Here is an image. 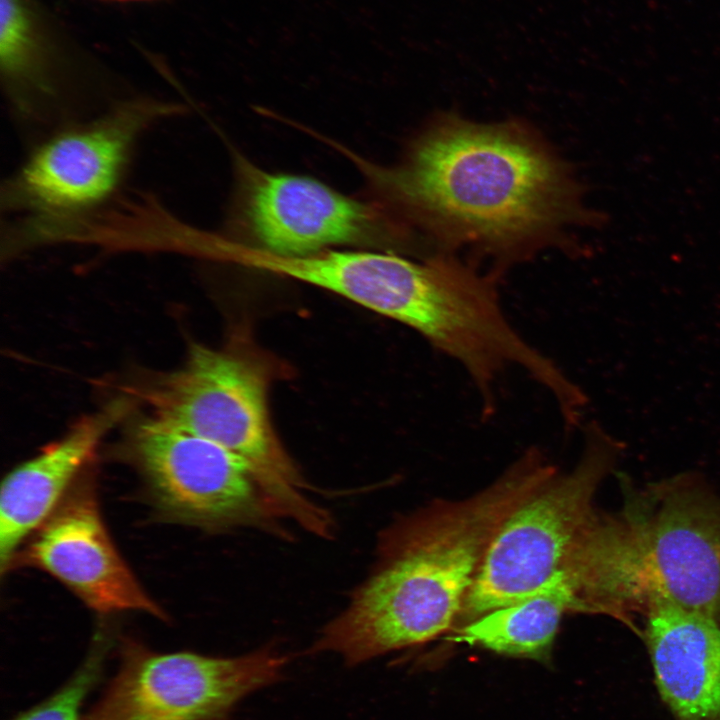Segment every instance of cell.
I'll use <instances>...</instances> for the list:
<instances>
[{
  "instance_id": "obj_11",
  "label": "cell",
  "mask_w": 720,
  "mask_h": 720,
  "mask_svg": "<svg viewBox=\"0 0 720 720\" xmlns=\"http://www.w3.org/2000/svg\"><path fill=\"white\" fill-rule=\"evenodd\" d=\"M214 258L298 280L347 298L402 322L416 287L421 262L394 254L324 249L305 255H281L219 237Z\"/></svg>"
},
{
  "instance_id": "obj_12",
  "label": "cell",
  "mask_w": 720,
  "mask_h": 720,
  "mask_svg": "<svg viewBox=\"0 0 720 720\" xmlns=\"http://www.w3.org/2000/svg\"><path fill=\"white\" fill-rule=\"evenodd\" d=\"M132 407V401L127 398L110 401L6 475L0 492L2 573L23 543L54 512L104 437Z\"/></svg>"
},
{
  "instance_id": "obj_10",
  "label": "cell",
  "mask_w": 720,
  "mask_h": 720,
  "mask_svg": "<svg viewBox=\"0 0 720 720\" xmlns=\"http://www.w3.org/2000/svg\"><path fill=\"white\" fill-rule=\"evenodd\" d=\"M79 480L23 543L6 571L20 567L45 571L98 613L139 611L166 618L116 549L92 483Z\"/></svg>"
},
{
  "instance_id": "obj_2",
  "label": "cell",
  "mask_w": 720,
  "mask_h": 720,
  "mask_svg": "<svg viewBox=\"0 0 720 720\" xmlns=\"http://www.w3.org/2000/svg\"><path fill=\"white\" fill-rule=\"evenodd\" d=\"M556 471L529 450L476 495L387 528L376 567L307 653L336 654L353 667L452 631L495 532Z\"/></svg>"
},
{
  "instance_id": "obj_4",
  "label": "cell",
  "mask_w": 720,
  "mask_h": 720,
  "mask_svg": "<svg viewBox=\"0 0 720 720\" xmlns=\"http://www.w3.org/2000/svg\"><path fill=\"white\" fill-rule=\"evenodd\" d=\"M184 111V105L170 101L119 99L30 145L1 185L7 252L72 240L88 231L121 192L143 136Z\"/></svg>"
},
{
  "instance_id": "obj_13",
  "label": "cell",
  "mask_w": 720,
  "mask_h": 720,
  "mask_svg": "<svg viewBox=\"0 0 720 720\" xmlns=\"http://www.w3.org/2000/svg\"><path fill=\"white\" fill-rule=\"evenodd\" d=\"M644 613L655 684L674 720H720V622L662 601Z\"/></svg>"
},
{
  "instance_id": "obj_16",
  "label": "cell",
  "mask_w": 720,
  "mask_h": 720,
  "mask_svg": "<svg viewBox=\"0 0 720 720\" xmlns=\"http://www.w3.org/2000/svg\"><path fill=\"white\" fill-rule=\"evenodd\" d=\"M0 59L6 89L21 82L35 56L29 40V22L20 0H0Z\"/></svg>"
},
{
  "instance_id": "obj_8",
  "label": "cell",
  "mask_w": 720,
  "mask_h": 720,
  "mask_svg": "<svg viewBox=\"0 0 720 720\" xmlns=\"http://www.w3.org/2000/svg\"><path fill=\"white\" fill-rule=\"evenodd\" d=\"M289 656L272 645L234 657L127 646L84 720H230L248 695L281 681Z\"/></svg>"
},
{
  "instance_id": "obj_15",
  "label": "cell",
  "mask_w": 720,
  "mask_h": 720,
  "mask_svg": "<svg viewBox=\"0 0 720 720\" xmlns=\"http://www.w3.org/2000/svg\"><path fill=\"white\" fill-rule=\"evenodd\" d=\"M104 648V640L95 642L89 657L63 687L13 720H82L81 708L99 678Z\"/></svg>"
},
{
  "instance_id": "obj_1",
  "label": "cell",
  "mask_w": 720,
  "mask_h": 720,
  "mask_svg": "<svg viewBox=\"0 0 720 720\" xmlns=\"http://www.w3.org/2000/svg\"><path fill=\"white\" fill-rule=\"evenodd\" d=\"M392 200L445 247L519 259L594 220L560 160L527 128L456 116L434 122L382 176Z\"/></svg>"
},
{
  "instance_id": "obj_3",
  "label": "cell",
  "mask_w": 720,
  "mask_h": 720,
  "mask_svg": "<svg viewBox=\"0 0 720 720\" xmlns=\"http://www.w3.org/2000/svg\"><path fill=\"white\" fill-rule=\"evenodd\" d=\"M269 359L248 343L222 349L193 344L178 369L142 389L153 416L210 440L248 467L274 514L325 539L334 536L330 513L311 498L314 491L273 428L268 391Z\"/></svg>"
},
{
  "instance_id": "obj_6",
  "label": "cell",
  "mask_w": 720,
  "mask_h": 720,
  "mask_svg": "<svg viewBox=\"0 0 720 720\" xmlns=\"http://www.w3.org/2000/svg\"><path fill=\"white\" fill-rule=\"evenodd\" d=\"M636 605L662 601L720 622V498L688 478L654 486L615 516Z\"/></svg>"
},
{
  "instance_id": "obj_9",
  "label": "cell",
  "mask_w": 720,
  "mask_h": 720,
  "mask_svg": "<svg viewBox=\"0 0 720 720\" xmlns=\"http://www.w3.org/2000/svg\"><path fill=\"white\" fill-rule=\"evenodd\" d=\"M237 169L233 226L249 235L244 243L281 255H305L387 234V222L375 206L318 180L269 173L243 159Z\"/></svg>"
},
{
  "instance_id": "obj_7",
  "label": "cell",
  "mask_w": 720,
  "mask_h": 720,
  "mask_svg": "<svg viewBox=\"0 0 720 720\" xmlns=\"http://www.w3.org/2000/svg\"><path fill=\"white\" fill-rule=\"evenodd\" d=\"M127 440V455L168 519L281 531L247 465L222 446L156 416L138 422Z\"/></svg>"
},
{
  "instance_id": "obj_5",
  "label": "cell",
  "mask_w": 720,
  "mask_h": 720,
  "mask_svg": "<svg viewBox=\"0 0 720 720\" xmlns=\"http://www.w3.org/2000/svg\"><path fill=\"white\" fill-rule=\"evenodd\" d=\"M620 448L597 424L587 427L585 447L574 468L543 483L495 532L454 629L529 596L563 570L596 514L595 492Z\"/></svg>"
},
{
  "instance_id": "obj_14",
  "label": "cell",
  "mask_w": 720,
  "mask_h": 720,
  "mask_svg": "<svg viewBox=\"0 0 720 720\" xmlns=\"http://www.w3.org/2000/svg\"><path fill=\"white\" fill-rule=\"evenodd\" d=\"M571 612L576 613V599L561 571L529 596L453 629L448 640L548 663L560 622Z\"/></svg>"
}]
</instances>
